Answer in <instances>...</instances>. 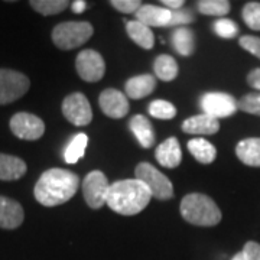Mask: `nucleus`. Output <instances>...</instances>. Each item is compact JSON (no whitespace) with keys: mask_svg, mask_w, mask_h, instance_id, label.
Masks as SVG:
<instances>
[{"mask_svg":"<svg viewBox=\"0 0 260 260\" xmlns=\"http://www.w3.org/2000/svg\"><path fill=\"white\" fill-rule=\"evenodd\" d=\"M247 84L256 88V90H260V68H254L253 71L249 73L247 75Z\"/></svg>","mask_w":260,"mask_h":260,"instance_id":"nucleus-36","label":"nucleus"},{"mask_svg":"<svg viewBox=\"0 0 260 260\" xmlns=\"http://www.w3.org/2000/svg\"><path fill=\"white\" fill-rule=\"evenodd\" d=\"M232 260H247V257L244 256V253H243L242 250V251H239L237 254H234V257H233Z\"/></svg>","mask_w":260,"mask_h":260,"instance_id":"nucleus-39","label":"nucleus"},{"mask_svg":"<svg viewBox=\"0 0 260 260\" xmlns=\"http://www.w3.org/2000/svg\"><path fill=\"white\" fill-rule=\"evenodd\" d=\"M181 215L189 224L200 227H213L221 221V211L208 195L192 192L181 201Z\"/></svg>","mask_w":260,"mask_h":260,"instance_id":"nucleus-3","label":"nucleus"},{"mask_svg":"<svg viewBox=\"0 0 260 260\" xmlns=\"http://www.w3.org/2000/svg\"><path fill=\"white\" fill-rule=\"evenodd\" d=\"M149 114L159 120H171L177 116V109L167 100H155L149 104Z\"/></svg>","mask_w":260,"mask_h":260,"instance_id":"nucleus-28","label":"nucleus"},{"mask_svg":"<svg viewBox=\"0 0 260 260\" xmlns=\"http://www.w3.org/2000/svg\"><path fill=\"white\" fill-rule=\"evenodd\" d=\"M9 126L12 133L22 140H38L45 133V123L32 113H16Z\"/></svg>","mask_w":260,"mask_h":260,"instance_id":"nucleus-10","label":"nucleus"},{"mask_svg":"<svg viewBox=\"0 0 260 260\" xmlns=\"http://www.w3.org/2000/svg\"><path fill=\"white\" fill-rule=\"evenodd\" d=\"M135 175L136 179L148 186L150 195L159 201H168L174 198V185L171 179L148 162H140L135 169Z\"/></svg>","mask_w":260,"mask_h":260,"instance_id":"nucleus-5","label":"nucleus"},{"mask_svg":"<svg viewBox=\"0 0 260 260\" xmlns=\"http://www.w3.org/2000/svg\"><path fill=\"white\" fill-rule=\"evenodd\" d=\"M197 9L200 13L207 16L223 18L230 12V2L227 0H201L197 3Z\"/></svg>","mask_w":260,"mask_h":260,"instance_id":"nucleus-26","label":"nucleus"},{"mask_svg":"<svg viewBox=\"0 0 260 260\" xmlns=\"http://www.w3.org/2000/svg\"><path fill=\"white\" fill-rule=\"evenodd\" d=\"M171 10L155 5H142L136 12V20L146 25L148 28H160L168 26L171 20Z\"/></svg>","mask_w":260,"mask_h":260,"instance_id":"nucleus-14","label":"nucleus"},{"mask_svg":"<svg viewBox=\"0 0 260 260\" xmlns=\"http://www.w3.org/2000/svg\"><path fill=\"white\" fill-rule=\"evenodd\" d=\"M94 29L90 22H62L52 29V42L62 51H71L84 45L93 37Z\"/></svg>","mask_w":260,"mask_h":260,"instance_id":"nucleus-4","label":"nucleus"},{"mask_svg":"<svg viewBox=\"0 0 260 260\" xmlns=\"http://www.w3.org/2000/svg\"><path fill=\"white\" fill-rule=\"evenodd\" d=\"M239 44L243 49H246L247 52H250L251 55L257 56L260 59V38L246 35V37L240 38Z\"/></svg>","mask_w":260,"mask_h":260,"instance_id":"nucleus-34","label":"nucleus"},{"mask_svg":"<svg viewBox=\"0 0 260 260\" xmlns=\"http://www.w3.org/2000/svg\"><path fill=\"white\" fill-rule=\"evenodd\" d=\"M85 8H87V3L84 0H75V2L71 3V10L74 13H83Z\"/></svg>","mask_w":260,"mask_h":260,"instance_id":"nucleus-38","label":"nucleus"},{"mask_svg":"<svg viewBox=\"0 0 260 260\" xmlns=\"http://www.w3.org/2000/svg\"><path fill=\"white\" fill-rule=\"evenodd\" d=\"M129 127L142 148L149 149L155 143V132H153L150 121L145 116H142V114L133 116L129 121Z\"/></svg>","mask_w":260,"mask_h":260,"instance_id":"nucleus-19","label":"nucleus"},{"mask_svg":"<svg viewBox=\"0 0 260 260\" xmlns=\"http://www.w3.org/2000/svg\"><path fill=\"white\" fill-rule=\"evenodd\" d=\"M152 195L139 179H121L110 185L106 204L120 215H136L148 207Z\"/></svg>","mask_w":260,"mask_h":260,"instance_id":"nucleus-2","label":"nucleus"},{"mask_svg":"<svg viewBox=\"0 0 260 260\" xmlns=\"http://www.w3.org/2000/svg\"><path fill=\"white\" fill-rule=\"evenodd\" d=\"M30 81L25 74L0 68V106L16 102L18 99L23 97L28 93Z\"/></svg>","mask_w":260,"mask_h":260,"instance_id":"nucleus-6","label":"nucleus"},{"mask_svg":"<svg viewBox=\"0 0 260 260\" xmlns=\"http://www.w3.org/2000/svg\"><path fill=\"white\" fill-rule=\"evenodd\" d=\"M243 20L253 30H260V3L249 2L243 8Z\"/></svg>","mask_w":260,"mask_h":260,"instance_id":"nucleus-29","label":"nucleus"},{"mask_svg":"<svg viewBox=\"0 0 260 260\" xmlns=\"http://www.w3.org/2000/svg\"><path fill=\"white\" fill-rule=\"evenodd\" d=\"M28 167L23 159L0 153V181H16L26 174Z\"/></svg>","mask_w":260,"mask_h":260,"instance_id":"nucleus-18","label":"nucleus"},{"mask_svg":"<svg viewBox=\"0 0 260 260\" xmlns=\"http://www.w3.org/2000/svg\"><path fill=\"white\" fill-rule=\"evenodd\" d=\"M236 155L244 165L260 168V138H249L239 142Z\"/></svg>","mask_w":260,"mask_h":260,"instance_id":"nucleus-20","label":"nucleus"},{"mask_svg":"<svg viewBox=\"0 0 260 260\" xmlns=\"http://www.w3.org/2000/svg\"><path fill=\"white\" fill-rule=\"evenodd\" d=\"M110 184L102 171H91L83 181V195L87 205L99 210L106 204Z\"/></svg>","mask_w":260,"mask_h":260,"instance_id":"nucleus-7","label":"nucleus"},{"mask_svg":"<svg viewBox=\"0 0 260 260\" xmlns=\"http://www.w3.org/2000/svg\"><path fill=\"white\" fill-rule=\"evenodd\" d=\"M80 186V178L74 172L61 168L45 171L38 179L34 194L39 204L56 207L70 201Z\"/></svg>","mask_w":260,"mask_h":260,"instance_id":"nucleus-1","label":"nucleus"},{"mask_svg":"<svg viewBox=\"0 0 260 260\" xmlns=\"http://www.w3.org/2000/svg\"><path fill=\"white\" fill-rule=\"evenodd\" d=\"M172 45L179 55L189 56L195 49V37L191 29L181 26L172 34Z\"/></svg>","mask_w":260,"mask_h":260,"instance_id":"nucleus-23","label":"nucleus"},{"mask_svg":"<svg viewBox=\"0 0 260 260\" xmlns=\"http://www.w3.org/2000/svg\"><path fill=\"white\" fill-rule=\"evenodd\" d=\"M110 5L121 13H133V12L136 13L142 6V2L140 0H112Z\"/></svg>","mask_w":260,"mask_h":260,"instance_id":"nucleus-33","label":"nucleus"},{"mask_svg":"<svg viewBox=\"0 0 260 260\" xmlns=\"http://www.w3.org/2000/svg\"><path fill=\"white\" fill-rule=\"evenodd\" d=\"M162 5L167 6V9L169 10H178L182 8L184 2L182 0H162Z\"/></svg>","mask_w":260,"mask_h":260,"instance_id":"nucleus-37","label":"nucleus"},{"mask_svg":"<svg viewBox=\"0 0 260 260\" xmlns=\"http://www.w3.org/2000/svg\"><path fill=\"white\" fill-rule=\"evenodd\" d=\"M25 213L18 201L0 195V229L15 230L22 225Z\"/></svg>","mask_w":260,"mask_h":260,"instance_id":"nucleus-13","label":"nucleus"},{"mask_svg":"<svg viewBox=\"0 0 260 260\" xmlns=\"http://www.w3.org/2000/svg\"><path fill=\"white\" fill-rule=\"evenodd\" d=\"M243 253L247 260H260V244L256 242H247L243 247Z\"/></svg>","mask_w":260,"mask_h":260,"instance_id":"nucleus-35","label":"nucleus"},{"mask_svg":"<svg viewBox=\"0 0 260 260\" xmlns=\"http://www.w3.org/2000/svg\"><path fill=\"white\" fill-rule=\"evenodd\" d=\"M153 71H155L156 77L160 78L162 81H172L177 78L179 70H178V64L174 56L159 55L155 59Z\"/></svg>","mask_w":260,"mask_h":260,"instance_id":"nucleus-24","label":"nucleus"},{"mask_svg":"<svg viewBox=\"0 0 260 260\" xmlns=\"http://www.w3.org/2000/svg\"><path fill=\"white\" fill-rule=\"evenodd\" d=\"M126 30L130 39L143 49H152L155 45V37L152 29L138 20H129L126 23Z\"/></svg>","mask_w":260,"mask_h":260,"instance_id":"nucleus-21","label":"nucleus"},{"mask_svg":"<svg viewBox=\"0 0 260 260\" xmlns=\"http://www.w3.org/2000/svg\"><path fill=\"white\" fill-rule=\"evenodd\" d=\"M213 28L214 32L223 39H233L239 34V26L236 25V22H233L232 19H217L214 22Z\"/></svg>","mask_w":260,"mask_h":260,"instance_id":"nucleus-30","label":"nucleus"},{"mask_svg":"<svg viewBox=\"0 0 260 260\" xmlns=\"http://www.w3.org/2000/svg\"><path fill=\"white\" fill-rule=\"evenodd\" d=\"M62 114L74 126H87L93 120V110L83 93H73L67 95L62 102Z\"/></svg>","mask_w":260,"mask_h":260,"instance_id":"nucleus-9","label":"nucleus"},{"mask_svg":"<svg viewBox=\"0 0 260 260\" xmlns=\"http://www.w3.org/2000/svg\"><path fill=\"white\" fill-rule=\"evenodd\" d=\"M204 114H208L214 119L230 117L239 110L237 100L227 93H207L201 97L200 102Z\"/></svg>","mask_w":260,"mask_h":260,"instance_id":"nucleus-11","label":"nucleus"},{"mask_svg":"<svg viewBox=\"0 0 260 260\" xmlns=\"http://www.w3.org/2000/svg\"><path fill=\"white\" fill-rule=\"evenodd\" d=\"M237 106L242 112L260 116V94H246L237 102Z\"/></svg>","mask_w":260,"mask_h":260,"instance_id":"nucleus-31","label":"nucleus"},{"mask_svg":"<svg viewBox=\"0 0 260 260\" xmlns=\"http://www.w3.org/2000/svg\"><path fill=\"white\" fill-rule=\"evenodd\" d=\"M155 158L159 162V165L164 168H177L182 160V152L177 138H168L165 142L158 145Z\"/></svg>","mask_w":260,"mask_h":260,"instance_id":"nucleus-15","label":"nucleus"},{"mask_svg":"<svg viewBox=\"0 0 260 260\" xmlns=\"http://www.w3.org/2000/svg\"><path fill=\"white\" fill-rule=\"evenodd\" d=\"M182 130L189 135H215L220 130V121L208 114H197L182 123Z\"/></svg>","mask_w":260,"mask_h":260,"instance_id":"nucleus-16","label":"nucleus"},{"mask_svg":"<svg viewBox=\"0 0 260 260\" xmlns=\"http://www.w3.org/2000/svg\"><path fill=\"white\" fill-rule=\"evenodd\" d=\"M88 145V136L85 133H78L71 139L68 146L65 148L64 160L67 164H77L81 158H84L85 149Z\"/></svg>","mask_w":260,"mask_h":260,"instance_id":"nucleus-25","label":"nucleus"},{"mask_svg":"<svg viewBox=\"0 0 260 260\" xmlns=\"http://www.w3.org/2000/svg\"><path fill=\"white\" fill-rule=\"evenodd\" d=\"M99 104L103 113L112 119H121L129 113V102L126 95L114 88H107L100 94Z\"/></svg>","mask_w":260,"mask_h":260,"instance_id":"nucleus-12","label":"nucleus"},{"mask_svg":"<svg viewBox=\"0 0 260 260\" xmlns=\"http://www.w3.org/2000/svg\"><path fill=\"white\" fill-rule=\"evenodd\" d=\"M75 70L80 78L87 83L100 81L106 73V64L103 56L94 49H84L75 59Z\"/></svg>","mask_w":260,"mask_h":260,"instance_id":"nucleus-8","label":"nucleus"},{"mask_svg":"<svg viewBox=\"0 0 260 260\" xmlns=\"http://www.w3.org/2000/svg\"><path fill=\"white\" fill-rule=\"evenodd\" d=\"M155 87H156V78L153 75L142 74L129 78L126 81L124 90H126V95L129 99L140 100L152 93L155 90Z\"/></svg>","mask_w":260,"mask_h":260,"instance_id":"nucleus-17","label":"nucleus"},{"mask_svg":"<svg viewBox=\"0 0 260 260\" xmlns=\"http://www.w3.org/2000/svg\"><path fill=\"white\" fill-rule=\"evenodd\" d=\"M29 5L32 6V9L37 10L38 13H41L44 16L61 13L68 8L67 0H32V2H29Z\"/></svg>","mask_w":260,"mask_h":260,"instance_id":"nucleus-27","label":"nucleus"},{"mask_svg":"<svg viewBox=\"0 0 260 260\" xmlns=\"http://www.w3.org/2000/svg\"><path fill=\"white\" fill-rule=\"evenodd\" d=\"M188 150L198 162L201 164H211L217 156V149L213 143L203 138H195L188 142Z\"/></svg>","mask_w":260,"mask_h":260,"instance_id":"nucleus-22","label":"nucleus"},{"mask_svg":"<svg viewBox=\"0 0 260 260\" xmlns=\"http://www.w3.org/2000/svg\"><path fill=\"white\" fill-rule=\"evenodd\" d=\"M171 20H169V25L168 26H185L188 23H192L195 20L194 13L192 10L186 9V8H181L178 10H171Z\"/></svg>","mask_w":260,"mask_h":260,"instance_id":"nucleus-32","label":"nucleus"}]
</instances>
